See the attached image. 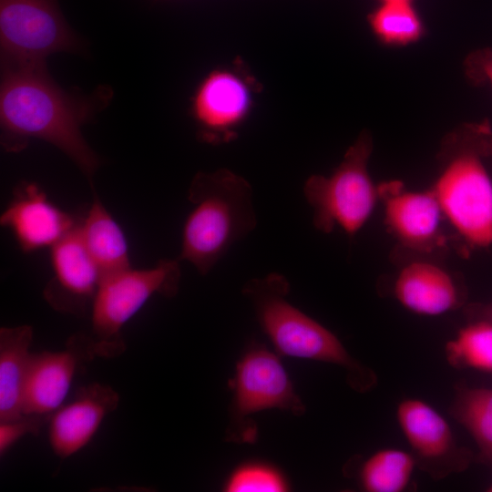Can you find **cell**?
<instances>
[{
  "instance_id": "obj_1",
  "label": "cell",
  "mask_w": 492,
  "mask_h": 492,
  "mask_svg": "<svg viewBox=\"0 0 492 492\" xmlns=\"http://www.w3.org/2000/svg\"><path fill=\"white\" fill-rule=\"evenodd\" d=\"M89 99L62 89L46 66L3 67L0 123L3 145L11 151L29 138L52 144L65 153L93 187L99 159L85 140L81 126L93 113Z\"/></svg>"
},
{
  "instance_id": "obj_2",
  "label": "cell",
  "mask_w": 492,
  "mask_h": 492,
  "mask_svg": "<svg viewBox=\"0 0 492 492\" xmlns=\"http://www.w3.org/2000/svg\"><path fill=\"white\" fill-rule=\"evenodd\" d=\"M188 200L195 207L183 225L179 260L205 275L256 227L252 188L225 169L200 172L190 183Z\"/></svg>"
},
{
  "instance_id": "obj_3",
  "label": "cell",
  "mask_w": 492,
  "mask_h": 492,
  "mask_svg": "<svg viewBox=\"0 0 492 492\" xmlns=\"http://www.w3.org/2000/svg\"><path fill=\"white\" fill-rule=\"evenodd\" d=\"M289 291V282L277 272L251 279L242 288L276 352L339 365L346 371L354 389H369L375 382L374 373L353 358L335 334L290 303L286 299Z\"/></svg>"
},
{
  "instance_id": "obj_4",
  "label": "cell",
  "mask_w": 492,
  "mask_h": 492,
  "mask_svg": "<svg viewBox=\"0 0 492 492\" xmlns=\"http://www.w3.org/2000/svg\"><path fill=\"white\" fill-rule=\"evenodd\" d=\"M179 260H160L149 269L131 267L104 275L92 302V337L99 357L119 356L126 349L124 325L154 294L174 297L179 288Z\"/></svg>"
},
{
  "instance_id": "obj_5",
  "label": "cell",
  "mask_w": 492,
  "mask_h": 492,
  "mask_svg": "<svg viewBox=\"0 0 492 492\" xmlns=\"http://www.w3.org/2000/svg\"><path fill=\"white\" fill-rule=\"evenodd\" d=\"M232 399L226 441L251 444L257 427L251 415L269 409L294 415L305 413V405L279 356L259 343L251 344L236 364L231 381Z\"/></svg>"
},
{
  "instance_id": "obj_6",
  "label": "cell",
  "mask_w": 492,
  "mask_h": 492,
  "mask_svg": "<svg viewBox=\"0 0 492 492\" xmlns=\"http://www.w3.org/2000/svg\"><path fill=\"white\" fill-rule=\"evenodd\" d=\"M369 151L361 138L330 176L313 175L305 181L304 197L320 231L329 233L338 226L354 236L371 217L379 193L366 169Z\"/></svg>"
},
{
  "instance_id": "obj_7",
  "label": "cell",
  "mask_w": 492,
  "mask_h": 492,
  "mask_svg": "<svg viewBox=\"0 0 492 492\" xmlns=\"http://www.w3.org/2000/svg\"><path fill=\"white\" fill-rule=\"evenodd\" d=\"M0 47L3 67H39L79 41L56 0H0Z\"/></svg>"
},
{
  "instance_id": "obj_8",
  "label": "cell",
  "mask_w": 492,
  "mask_h": 492,
  "mask_svg": "<svg viewBox=\"0 0 492 492\" xmlns=\"http://www.w3.org/2000/svg\"><path fill=\"white\" fill-rule=\"evenodd\" d=\"M433 191L443 214L467 243L492 245V179L477 153L455 157Z\"/></svg>"
},
{
  "instance_id": "obj_9",
  "label": "cell",
  "mask_w": 492,
  "mask_h": 492,
  "mask_svg": "<svg viewBox=\"0 0 492 492\" xmlns=\"http://www.w3.org/2000/svg\"><path fill=\"white\" fill-rule=\"evenodd\" d=\"M396 417L416 466L433 479L469 466L471 451L457 445L447 421L430 405L415 398L405 399L397 406Z\"/></svg>"
},
{
  "instance_id": "obj_10",
  "label": "cell",
  "mask_w": 492,
  "mask_h": 492,
  "mask_svg": "<svg viewBox=\"0 0 492 492\" xmlns=\"http://www.w3.org/2000/svg\"><path fill=\"white\" fill-rule=\"evenodd\" d=\"M99 357L92 335L70 336L60 351L32 354L24 393L23 414L50 416L67 397L83 365Z\"/></svg>"
},
{
  "instance_id": "obj_11",
  "label": "cell",
  "mask_w": 492,
  "mask_h": 492,
  "mask_svg": "<svg viewBox=\"0 0 492 492\" xmlns=\"http://www.w3.org/2000/svg\"><path fill=\"white\" fill-rule=\"evenodd\" d=\"M252 91L245 78L228 68L210 71L198 85L191 98V113L203 140H231L248 118Z\"/></svg>"
},
{
  "instance_id": "obj_12",
  "label": "cell",
  "mask_w": 492,
  "mask_h": 492,
  "mask_svg": "<svg viewBox=\"0 0 492 492\" xmlns=\"http://www.w3.org/2000/svg\"><path fill=\"white\" fill-rule=\"evenodd\" d=\"M53 276L44 297L56 312L82 314L92 304L102 273L87 252L78 224L51 248Z\"/></svg>"
},
{
  "instance_id": "obj_13",
  "label": "cell",
  "mask_w": 492,
  "mask_h": 492,
  "mask_svg": "<svg viewBox=\"0 0 492 492\" xmlns=\"http://www.w3.org/2000/svg\"><path fill=\"white\" fill-rule=\"evenodd\" d=\"M0 224L12 231L26 253L51 249L77 225L72 215L49 200L34 182H22L15 188Z\"/></svg>"
},
{
  "instance_id": "obj_14",
  "label": "cell",
  "mask_w": 492,
  "mask_h": 492,
  "mask_svg": "<svg viewBox=\"0 0 492 492\" xmlns=\"http://www.w3.org/2000/svg\"><path fill=\"white\" fill-rule=\"evenodd\" d=\"M118 403V392L109 385L91 383L77 388L49 417L48 442L54 454L65 459L84 448Z\"/></svg>"
},
{
  "instance_id": "obj_15",
  "label": "cell",
  "mask_w": 492,
  "mask_h": 492,
  "mask_svg": "<svg viewBox=\"0 0 492 492\" xmlns=\"http://www.w3.org/2000/svg\"><path fill=\"white\" fill-rule=\"evenodd\" d=\"M384 200L385 221L405 245L430 251L440 241L443 211L433 190L408 191L399 183L378 189Z\"/></svg>"
},
{
  "instance_id": "obj_16",
  "label": "cell",
  "mask_w": 492,
  "mask_h": 492,
  "mask_svg": "<svg viewBox=\"0 0 492 492\" xmlns=\"http://www.w3.org/2000/svg\"><path fill=\"white\" fill-rule=\"evenodd\" d=\"M395 295L407 310L421 315L446 313L460 304V294L452 277L430 262L405 266L395 283Z\"/></svg>"
},
{
  "instance_id": "obj_17",
  "label": "cell",
  "mask_w": 492,
  "mask_h": 492,
  "mask_svg": "<svg viewBox=\"0 0 492 492\" xmlns=\"http://www.w3.org/2000/svg\"><path fill=\"white\" fill-rule=\"evenodd\" d=\"M32 341L33 328L29 325L0 329V421L23 415Z\"/></svg>"
},
{
  "instance_id": "obj_18",
  "label": "cell",
  "mask_w": 492,
  "mask_h": 492,
  "mask_svg": "<svg viewBox=\"0 0 492 492\" xmlns=\"http://www.w3.org/2000/svg\"><path fill=\"white\" fill-rule=\"evenodd\" d=\"M78 228L82 241L102 277L131 267L126 235L95 192Z\"/></svg>"
},
{
  "instance_id": "obj_19",
  "label": "cell",
  "mask_w": 492,
  "mask_h": 492,
  "mask_svg": "<svg viewBox=\"0 0 492 492\" xmlns=\"http://www.w3.org/2000/svg\"><path fill=\"white\" fill-rule=\"evenodd\" d=\"M450 414L472 436L478 459L492 466V388L457 385Z\"/></svg>"
},
{
  "instance_id": "obj_20",
  "label": "cell",
  "mask_w": 492,
  "mask_h": 492,
  "mask_svg": "<svg viewBox=\"0 0 492 492\" xmlns=\"http://www.w3.org/2000/svg\"><path fill=\"white\" fill-rule=\"evenodd\" d=\"M416 466L411 453L386 448L368 457L359 470L361 487L367 492H401Z\"/></svg>"
},
{
  "instance_id": "obj_21",
  "label": "cell",
  "mask_w": 492,
  "mask_h": 492,
  "mask_svg": "<svg viewBox=\"0 0 492 492\" xmlns=\"http://www.w3.org/2000/svg\"><path fill=\"white\" fill-rule=\"evenodd\" d=\"M445 349L451 366L492 373V323L474 321L460 329Z\"/></svg>"
},
{
  "instance_id": "obj_22",
  "label": "cell",
  "mask_w": 492,
  "mask_h": 492,
  "mask_svg": "<svg viewBox=\"0 0 492 492\" xmlns=\"http://www.w3.org/2000/svg\"><path fill=\"white\" fill-rule=\"evenodd\" d=\"M374 33L387 43L406 44L418 38L422 22L411 2H382L370 15Z\"/></svg>"
},
{
  "instance_id": "obj_23",
  "label": "cell",
  "mask_w": 492,
  "mask_h": 492,
  "mask_svg": "<svg viewBox=\"0 0 492 492\" xmlns=\"http://www.w3.org/2000/svg\"><path fill=\"white\" fill-rule=\"evenodd\" d=\"M289 489L286 477L278 468L261 462L238 466L224 485L227 492H284Z\"/></svg>"
},
{
  "instance_id": "obj_24",
  "label": "cell",
  "mask_w": 492,
  "mask_h": 492,
  "mask_svg": "<svg viewBox=\"0 0 492 492\" xmlns=\"http://www.w3.org/2000/svg\"><path fill=\"white\" fill-rule=\"evenodd\" d=\"M50 416L31 414L5 421H0V455L1 456L21 438L27 435L36 436Z\"/></svg>"
},
{
  "instance_id": "obj_25",
  "label": "cell",
  "mask_w": 492,
  "mask_h": 492,
  "mask_svg": "<svg viewBox=\"0 0 492 492\" xmlns=\"http://www.w3.org/2000/svg\"><path fill=\"white\" fill-rule=\"evenodd\" d=\"M469 315L476 320H486L492 323V302L470 307Z\"/></svg>"
},
{
  "instance_id": "obj_26",
  "label": "cell",
  "mask_w": 492,
  "mask_h": 492,
  "mask_svg": "<svg viewBox=\"0 0 492 492\" xmlns=\"http://www.w3.org/2000/svg\"><path fill=\"white\" fill-rule=\"evenodd\" d=\"M482 71L492 85V56L484 61L482 65Z\"/></svg>"
},
{
  "instance_id": "obj_27",
  "label": "cell",
  "mask_w": 492,
  "mask_h": 492,
  "mask_svg": "<svg viewBox=\"0 0 492 492\" xmlns=\"http://www.w3.org/2000/svg\"><path fill=\"white\" fill-rule=\"evenodd\" d=\"M382 2H411V0H382Z\"/></svg>"
},
{
  "instance_id": "obj_28",
  "label": "cell",
  "mask_w": 492,
  "mask_h": 492,
  "mask_svg": "<svg viewBox=\"0 0 492 492\" xmlns=\"http://www.w3.org/2000/svg\"><path fill=\"white\" fill-rule=\"evenodd\" d=\"M487 491H488V492H492V484H491V486L488 487Z\"/></svg>"
}]
</instances>
